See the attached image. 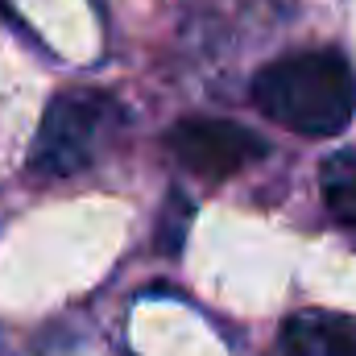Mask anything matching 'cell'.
Listing matches in <instances>:
<instances>
[{"label": "cell", "instance_id": "6da1fadb", "mask_svg": "<svg viewBox=\"0 0 356 356\" xmlns=\"http://www.w3.org/2000/svg\"><path fill=\"white\" fill-rule=\"evenodd\" d=\"M253 104L282 129L336 137L356 116V79L340 50H298L253 79Z\"/></svg>", "mask_w": 356, "mask_h": 356}, {"label": "cell", "instance_id": "7a4b0ae2", "mask_svg": "<svg viewBox=\"0 0 356 356\" xmlns=\"http://www.w3.org/2000/svg\"><path fill=\"white\" fill-rule=\"evenodd\" d=\"M116 120V99L104 91H63L50 99L42 129L29 149V170L38 178H71L91 166L99 133Z\"/></svg>", "mask_w": 356, "mask_h": 356}, {"label": "cell", "instance_id": "3957f363", "mask_svg": "<svg viewBox=\"0 0 356 356\" xmlns=\"http://www.w3.org/2000/svg\"><path fill=\"white\" fill-rule=\"evenodd\" d=\"M166 145L182 162V170L211 178V182L236 175L249 162L269 154V145L257 133L241 129L236 120H216V116H186V120H178L166 133Z\"/></svg>", "mask_w": 356, "mask_h": 356}, {"label": "cell", "instance_id": "277c9868", "mask_svg": "<svg viewBox=\"0 0 356 356\" xmlns=\"http://www.w3.org/2000/svg\"><path fill=\"white\" fill-rule=\"evenodd\" d=\"M290 332L315 356H356V323L340 315H302L290 323Z\"/></svg>", "mask_w": 356, "mask_h": 356}, {"label": "cell", "instance_id": "5b68a950", "mask_svg": "<svg viewBox=\"0 0 356 356\" xmlns=\"http://www.w3.org/2000/svg\"><path fill=\"white\" fill-rule=\"evenodd\" d=\"M319 191L327 211L340 224L356 228V154H332L319 170Z\"/></svg>", "mask_w": 356, "mask_h": 356}, {"label": "cell", "instance_id": "8992f818", "mask_svg": "<svg viewBox=\"0 0 356 356\" xmlns=\"http://www.w3.org/2000/svg\"><path fill=\"white\" fill-rule=\"evenodd\" d=\"M186 224H191V203L175 191V195L166 199V207H162V232H158V249H162V253H178V249H182Z\"/></svg>", "mask_w": 356, "mask_h": 356}, {"label": "cell", "instance_id": "52a82bcc", "mask_svg": "<svg viewBox=\"0 0 356 356\" xmlns=\"http://www.w3.org/2000/svg\"><path fill=\"white\" fill-rule=\"evenodd\" d=\"M282 356H311V353H307V348H302L290 332H286V336H282Z\"/></svg>", "mask_w": 356, "mask_h": 356}]
</instances>
